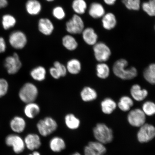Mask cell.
<instances>
[{
	"label": "cell",
	"mask_w": 155,
	"mask_h": 155,
	"mask_svg": "<svg viewBox=\"0 0 155 155\" xmlns=\"http://www.w3.org/2000/svg\"><path fill=\"white\" fill-rule=\"evenodd\" d=\"M67 72L71 74L77 75L81 72L82 69V65L80 61L76 59L69 60L67 64Z\"/></svg>",
	"instance_id": "25"
},
{
	"label": "cell",
	"mask_w": 155,
	"mask_h": 155,
	"mask_svg": "<svg viewBox=\"0 0 155 155\" xmlns=\"http://www.w3.org/2000/svg\"><path fill=\"white\" fill-rule=\"evenodd\" d=\"M38 28L39 31L42 34L49 36L53 31L54 26L53 23L49 19L42 18L38 21Z\"/></svg>",
	"instance_id": "16"
},
{
	"label": "cell",
	"mask_w": 155,
	"mask_h": 155,
	"mask_svg": "<svg viewBox=\"0 0 155 155\" xmlns=\"http://www.w3.org/2000/svg\"><path fill=\"white\" fill-rule=\"evenodd\" d=\"M84 155H98L95 151L88 145L84 148Z\"/></svg>",
	"instance_id": "41"
},
{
	"label": "cell",
	"mask_w": 155,
	"mask_h": 155,
	"mask_svg": "<svg viewBox=\"0 0 155 155\" xmlns=\"http://www.w3.org/2000/svg\"><path fill=\"white\" fill-rule=\"evenodd\" d=\"M94 150L98 155L104 154L106 152V149L104 144L98 141H91L88 144Z\"/></svg>",
	"instance_id": "34"
},
{
	"label": "cell",
	"mask_w": 155,
	"mask_h": 155,
	"mask_svg": "<svg viewBox=\"0 0 155 155\" xmlns=\"http://www.w3.org/2000/svg\"><path fill=\"white\" fill-rule=\"evenodd\" d=\"M4 64L7 73L11 75L18 73L22 66L20 58L16 53L6 58Z\"/></svg>",
	"instance_id": "7"
},
{
	"label": "cell",
	"mask_w": 155,
	"mask_h": 155,
	"mask_svg": "<svg viewBox=\"0 0 155 155\" xmlns=\"http://www.w3.org/2000/svg\"><path fill=\"white\" fill-rule=\"evenodd\" d=\"M117 107V104L111 98L104 99L101 103L102 111L104 114L109 115L113 112Z\"/></svg>",
	"instance_id": "26"
},
{
	"label": "cell",
	"mask_w": 155,
	"mask_h": 155,
	"mask_svg": "<svg viewBox=\"0 0 155 155\" xmlns=\"http://www.w3.org/2000/svg\"><path fill=\"white\" fill-rule=\"evenodd\" d=\"M36 127L40 135L47 137L57 130L58 125L55 119L48 116L40 120L37 124Z\"/></svg>",
	"instance_id": "4"
},
{
	"label": "cell",
	"mask_w": 155,
	"mask_h": 155,
	"mask_svg": "<svg viewBox=\"0 0 155 155\" xmlns=\"http://www.w3.org/2000/svg\"><path fill=\"white\" fill-rule=\"evenodd\" d=\"M128 63L127 60L121 59L117 60L114 64L113 72L118 77L123 80H130L136 77L137 71L134 67L127 68Z\"/></svg>",
	"instance_id": "1"
},
{
	"label": "cell",
	"mask_w": 155,
	"mask_h": 155,
	"mask_svg": "<svg viewBox=\"0 0 155 155\" xmlns=\"http://www.w3.org/2000/svg\"><path fill=\"white\" fill-rule=\"evenodd\" d=\"M130 10L138 11L141 7L140 0H127L124 4Z\"/></svg>",
	"instance_id": "36"
},
{
	"label": "cell",
	"mask_w": 155,
	"mask_h": 155,
	"mask_svg": "<svg viewBox=\"0 0 155 155\" xmlns=\"http://www.w3.org/2000/svg\"><path fill=\"white\" fill-rule=\"evenodd\" d=\"M82 34L83 40L88 45L94 46L97 42V35L93 28H88L84 29Z\"/></svg>",
	"instance_id": "15"
},
{
	"label": "cell",
	"mask_w": 155,
	"mask_h": 155,
	"mask_svg": "<svg viewBox=\"0 0 155 155\" xmlns=\"http://www.w3.org/2000/svg\"><path fill=\"white\" fill-rule=\"evenodd\" d=\"M49 73L50 75L54 79H58L61 77V74L60 73L58 70L54 66L50 68Z\"/></svg>",
	"instance_id": "40"
},
{
	"label": "cell",
	"mask_w": 155,
	"mask_h": 155,
	"mask_svg": "<svg viewBox=\"0 0 155 155\" xmlns=\"http://www.w3.org/2000/svg\"><path fill=\"white\" fill-rule=\"evenodd\" d=\"M127 121L130 124L135 127H140L146 121V115L142 110L136 108L128 114Z\"/></svg>",
	"instance_id": "11"
},
{
	"label": "cell",
	"mask_w": 155,
	"mask_h": 155,
	"mask_svg": "<svg viewBox=\"0 0 155 155\" xmlns=\"http://www.w3.org/2000/svg\"><path fill=\"white\" fill-rule=\"evenodd\" d=\"M101 155H104V154Z\"/></svg>",
	"instance_id": "49"
},
{
	"label": "cell",
	"mask_w": 155,
	"mask_h": 155,
	"mask_svg": "<svg viewBox=\"0 0 155 155\" xmlns=\"http://www.w3.org/2000/svg\"><path fill=\"white\" fill-rule=\"evenodd\" d=\"M127 0H121L122 2L124 4L126 1H127Z\"/></svg>",
	"instance_id": "47"
},
{
	"label": "cell",
	"mask_w": 155,
	"mask_h": 155,
	"mask_svg": "<svg viewBox=\"0 0 155 155\" xmlns=\"http://www.w3.org/2000/svg\"><path fill=\"white\" fill-rule=\"evenodd\" d=\"M8 4L7 0H0V9L7 7Z\"/></svg>",
	"instance_id": "43"
},
{
	"label": "cell",
	"mask_w": 155,
	"mask_h": 155,
	"mask_svg": "<svg viewBox=\"0 0 155 155\" xmlns=\"http://www.w3.org/2000/svg\"><path fill=\"white\" fill-rule=\"evenodd\" d=\"M93 46L94 57L97 61L100 63H103L109 59L111 55V51L105 43L97 42Z\"/></svg>",
	"instance_id": "6"
},
{
	"label": "cell",
	"mask_w": 155,
	"mask_h": 155,
	"mask_svg": "<svg viewBox=\"0 0 155 155\" xmlns=\"http://www.w3.org/2000/svg\"><path fill=\"white\" fill-rule=\"evenodd\" d=\"M7 45L4 38L0 37V54L4 53L6 50Z\"/></svg>",
	"instance_id": "42"
},
{
	"label": "cell",
	"mask_w": 155,
	"mask_h": 155,
	"mask_svg": "<svg viewBox=\"0 0 155 155\" xmlns=\"http://www.w3.org/2000/svg\"><path fill=\"white\" fill-rule=\"evenodd\" d=\"M24 140L26 147L31 151L38 150L42 144L40 137L36 134H29L25 137Z\"/></svg>",
	"instance_id": "12"
},
{
	"label": "cell",
	"mask_w": 155,
	"mask_h": 155,
	"mask_svg": "<svg viewBox=\"0 0 155 155\" xmlns=\"http://www.w3.org/2000/svg\"><path fill=\"white\" fill-rule=\"evenodd\" d=\"M52 13L54 17L58 20H62L65 17L64 10L61 6L56 7L53 9Z\"/></svg>",
	"instance_id": "38"
},
{
	"label": "cell",
	"mask_w": 155,
	"mask_h": 155,
	"mask_svg": "<svg viewBox=\"0 0 155 155\" xmlns=\"http://www.w3.org/2000/svg\"><path fill=\"white\" fill-rule=\"evenodd\" d=\"M46 1L48 2H51L54 1V0H45Z\"/></svg>",
	"instance_id": "48"
},
{
	"label": "cell",
	"mask_w": 155,
	"mask_h": 155,
	"mask_svg": "<svg viewBox=\"0 0 155 155\" xmlns=\"http://www.w3.org/2000/svg\"><path fill=\"white\" fill-rule=\"evenodd\" d=\"M8 82L5 79L0 78V98L5 96L9 90Z\"/></svg>",
	"instance_id": "37"
},
{
	"label": "cell",
	"mask_w": 155,
	"mask_h": 155,
	"mask_svg": "<svg viewBox=\"0 0 155 155\" xmlns=\"http://www.w3.org/2000/svg\"><path fill=\"white\" fill-rule=\"evenodd\" d=\"M117 23L115 15L113 13H105L102 17V26L106 30H110L115 28Z\"/></svg>",
	"instance_id": "20"
},
{
	"label": "cell",
	"mask_w": 155,
	"mask_h": 155,
	"mask_svg": "<svg viewBox=\"0 0 155 155\" xmlns=\"http://www.w3.org/2000/svg\"><path fill=\"white\" fill-rule=\"evenodd\" d=\"M62 41L64 47L69 51H74L78 46V43L76 40L70 35L64 36Z\"/></svg>",
	"instance_id": "27"
},
{
	"label": "cell",
	"mask_w": 155,
	"mask_h": 155,
	"mask_svg": "<svg viewBox=\"0 0 155 155\" xmlns=\"http://www.w3.org/2000/svg\"><path fill=\"white\" fill-rule=\"evenodd\" d=\"M5 144L8 146L12 147L14 152L20 154L24 152L25 147L24 139L18 135L12 134L6 137Z\"/></svg>",
	"instance_id": "8"
},
{
	"label": "cell",
	"mask_w": 155,
	"mask_h": 155,
	"mask_svg": "<svg viewBox=\"0 0 155 155\" xmlns=\"http://www.w3.org/2000/svg\"><path fill=\"white\" fill-rule=\"evenodd\" d=\"M93 133L96 140L104 144L111 143L113 140V131L104 123L97 124L93 129Z\"/></svg>",
	"instance_id": "2"
},
{
	"label": "cell",
	"mask_w": 155,
	"mask_h": 155,
	"mask_svg": "<svg viewBox=\"0 0 155 155\" xmlns=\"http://www.w3.org/2000/svg\"><path fill=\"white\" fill-rule=\"evenodd\" d=\"M137 136L140 143L149 142L155 137V127L150 124L145 123L140 127Z\"/></svg>",
	"instance_id": "9"
},
{
	"label": "cell",
	"mask_w": 155,
	"mask_h": 155,
	"mask_svg": "<svg viewBox=\"0 0 155 155\" xmlns=\"http://www.w3.org/2000/svg\"><path fill=\"white\" fill-rule=\"evenodd\" d=\"M134 104L132 99L127 96H124L120 99L118 106L120 109L124 112L129 111Z\"/></svg>",
	"instance_id": "31"
},
{
	"label": "cell",
	"mask_w": 155,
	"mask_h": 155,
	"mask_svg": "<svg viewBox=\"0 0 155 155\" xmlns=\"http://www.w3.org/2000/svg\"><path fill=\"white\" fill-rule=\"evenodd\" d=\"M26 8L29 14L37 15L41 11L42 5L38 0H28L26 4Z\"/></svg>",
	"instance_id": "23"
},
{
	"label": "cell",
	"mask_w": 155,
	"mask_h": 155,
	"mask_svg": "<svg viewBox=\"0 0 155 155\" xmlns=\"http://www.w3.org/2000/svg\"><path fill=\"white\" fill-rule=\"evenodd\" d=\"M67 31L70 34L76 35L82 33L84 29V22L81 17L77 14L67 21L66 24Z\"/></svg>",
	"instance_id": "5"
},
{
	"label": "cell",
	"mask_w": 155,
	"mask_h": 155,
	"mask_svg": "<svg viewBox=\"0 0 155 155\" xmlns=\"http://www.w3.org/2000/svg\"><path fill=\"white\" fill-rule=\"evenodd\" d=\"M117 0H104V3L108 5H112L115 4Z\"/></svg>",
	"instance_id": "44"
},
{
	"label": "cell",
	"mask_w": 155,
	"mask_h": 155,
	"mask_svg": "<svg viewBox=\"0 0 155 155\" xmlns=\"http://www.w3.org/2000/svg\"><path fill=\"white\" fill-rule=\"evenodd\" d=\"M142 110L146 116L153 115L155 114V104L150 101H146L143 104Z\"/></svg>",
	"instance_id": "35"
},
{
	"label": "cell",
	"mask_w": 155,
	"mask_h": 155,
	"mask_svg": "<svg viewBox=\"0 0 155 155\" xmlns=\"http://www.w3.org/2000/svg\"><path fill=\"white\" fill-rule=\"evenodd\" d=\"M38 94L37 87L31 82L25 83L19 90L18 93L19 99L26 104L34 102L38 98Z\"/></svg>",
	"instance_id": "3"
},
{
	"label": "cell",
	"mask_w": 155,
	"mask_h": 155,
	"mask_svg": "<svg viewBox=\"0 0 155 155\" xmlns=\"http://www.w3.org/2000/svg\"><path fill=\"white\" fill-rule=\"evenodd\" d=\"M71 155H82L81 154H80V153H79V152H75V153H73V154H71Z\"/></svg>",
	"instance_id": "46"
},
{
	"label": "cell",
	"mask_w": 155,
	"mask_h": 155,
	"mask_svg": "<svg viewBox=\"0 0 155 155\" xmlns=\"http://www.w3.org/2000/svg\"></svg>",
	"instance_id": "50"
},
{
	"label": "cell",
	"mask_w": 155,
	"mask_h": 155,
	"mask_svg": "<svg viewBox=\"0 0 155 155\" xmlns=\"http://www.w3.org/2000/svg\"><path fill=\"white\" fill-rule=\"evenodd\" d=\"M53 66L57 69L61 74V77H65L67 72L66 67L59 61H56L54 63Z\"/></svg>",
	"instance_id": "39"
},
{
	"label": "cell",
	"mask_w": 155,
	"mask_h": 155,
	"mask_svg": "<svg viewBox=\"0 0 155 155\" xmlns=\"http://www.w3.org/2000/svg\"><path fill=\"white\" fill-rule=\"evenodd\" d=\"M88 13L90 16L94 19L102 18L106 13L103 6L98 2L91 3L89 8Z\"/></svg>",
	"instance_id": "17"
},
{
	"label": "cell",
	"mask_w": 155,
	"mask_h": 155,
	"mask_svg": "<svg viewBox=\"0 0 155 155\" xmlns=\"http://www.w3.org/2000/svg\"><path fill=\"white\" fill-rule=\"evenodd\" d=\"M97 76L101 79H105L109 76L110 69L108 66L104 63L98 64L96 67Z\"/></svg>",
	"instance_id": "29"
},
{
	"label": "cell",
	"mask_w": 155,
	"mask_h": 155,
	"mask_svg": "<svg viewBox=\"0 0 155 155\" xmlns=\"http://www.w3.org/2000/svg\"><path fill=\"white\" fill-rule=\"evenodd\" d=\"M130 94L134 99L137 101H141L147 97L148 93L145 89L141 88L139 85L135 84L131 87Z\"/></svg>",
	"instance_id": "18"
},
{
	"label": "cell",
	"mask_w": 155,
	"mask_h": 155,
	"mask_svg": "<svg viewBox=\"0 0 155 155\" xmlns=\"http://www.w3.org/2000/svg\"><path fill=\"white\" fill-rule=\"evenodd\" d=\"M16 23V19L12 15H5L2 17V25L5 30H9L13 28L15 26Z\"/></svg>",
	"instance_id": "33"
},
{
	"label": "cell",
	"mask_w": 155,
	"mask_h": 155,
	"mask_svg": "<svg viewBox=\"0 0 155 155\" xmlns=\"http://www.w3.org/2000/svg\"><path fill=\"white\" fill-rule=\"evenodd\" d=\"M64 122L66 127L71 130L78 129L81 125V121L74 114L70 113L67 114L64 117Z\"/></svg>",
	"instance_id": "22"
},
{
	"label": "cell",
	"mask_w": 155,
	"mask_h": 155,
	"mask_svg": "<svg viewBox=\"0 0 155 155\" xmlns=\"http://www.w3.org/2000/svg\"><path fill=\"white\" fill-rule=\"evenodd\" d=\"M28 155H41L40 153L37 150H35L33 151V152L29 154Z\"/></svg>",
	"instance_id": "45"
},
{
	"label": "cell",
	"mask_w": 155,
	"mask_h": 155,
	"mask_svg": "<svg viewBox=\"0 0 155 155\" xmlns=\"http://www.w3.org/2000/svg\"><path fill=\"white\" fill-rule=\"evenodd\" d=\"M30 75L34 80L41 82L46 78V70L44 67L39 66L32 69L30 72Z\"/></svg>",
	"instance_id": "24"
},
{
	"label": "cell",
	"mask_w": 155,
	"mask_h": 155,
	"mask_svg": "<svg viewBox=\"0 0 155 155\" xmlns=\"http://www.w3.org/2000/svg\"><path fill=\"white\" fill-rule=\"evenodd\" d=\"M26 123L24 118L19 116H15L10 123V127L13 131L17 133L23 132L26 128Z\"/></svg>",
	"instance_id": "14"
},
{
	"label": "cell",
	"mask_w": 155,
	"mask_h": 155,
	"mask_svg": "<svg viewBox=\"0 0 155 155\" xmlns=\"http://www.w3.org/2000/svg\"><path fill=\"white\" fill-rule=\"evenodd\" d=\"M50 150L54 153H60L64 150L66 144L64 139L59 136L54 137L50 139L49 142Z\"/></svg>",
	"instance_id": "13"
},
{
	"label": "cell",
	"mask_w": 155,
	"mask_h": 155,
	"mask_svg": "<svg viewBox=\"0 0 155 155\" xmlns=\"http://www.w3.org/2000/svg\"><path fill=\"white\" fill-rule=\"evenodd\" d=\"M72 7L77 15H81L84 14L86 12L87 5L84 0H74Z\"/></svg>",
	"instance_id": "30"
},
{
	"label": "cell",
	"mask_w": 155,
	"mask_h": 155,
	"mask_svg": "<svg viewBox=\"0 0 155 155\" xmlns=\"http://www.w3.org/2000/svg\"><path fill=\"white\" fill-rule=\"evenodd\" d=\"M40 110L38 104L35 102H30L26 104L24 108V113L27 117L33 119L38 115Z\"/></svg>",
	"instance_id": "19"
},
{
	"label": "cell",
	"mask_w": 155,
	"mask_h": 155,
	"mask_svg": "<svg viewBox=\"0 0 155 155\" xmlns=\"http://www.w3.org/2000/svg\"><path fill=\"white\" fill-rule=\"evenodd\" d=\"M143 76L147 82L152 84H155V64H150L144 70Z\"/></svg>",
	"instance_id": "28"
},
{
	"label": "cell",
	"mask_w": 155,
	"mask_h": 155,
	"mask_svg": "<svg viewBox=\"0 0 155 155\" xmlns=\"http://www.w3.org/2000/svg\"><path fill=\"white\" fill-rule=\"evenodd\" d=\"M80 96L83 101L90 102L95 100L97 97L96 91L90 87H85L81 92Z\"/></svg>",
	"instance_id": "21"
},
{
	"label": "cell",
	"mask_w": 155,
	"mask_h": 155,
	"mask_svg": "<svg viewBox=\"0 0 155 155\" xmlns=\"http://www.w3.org/2000/svg\"><path fill=\"white\" fill-rule=\"evenodd\" d=\"M28 41L27 37L20 31H15L10 35L9 42L11 46L15 49H23L26 45Z\"/></svg>",
	"instance_id": "10"
},
{
	"label": "cell",
	"mask_w": 155,
	"mask_h": 155,
	"mask_svg": "<svg viewBox=\"0 0 155 155\" xmlns=\"http://www.w3.org/2000/svg\"><path fill=\"white\" fill-rule=\"evenodd\" d=\"M143 11L150 17H155V0H149L141 5Z\"/></svg>",
	"instance_id": "32"
}]
</instances>
